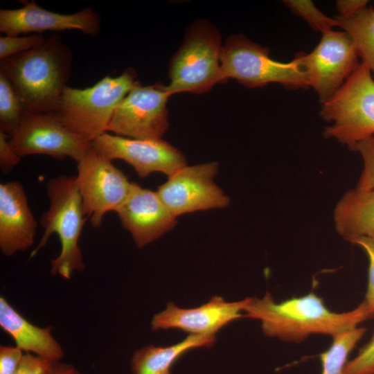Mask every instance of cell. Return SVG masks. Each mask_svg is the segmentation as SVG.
Listing matches in <instances>:
<instances>
[{
  "label": "cell",
  "instance_id": "7c38bea8",
  "mask_svg": "<svg viewBox=\"0 0 374 374\" xmlns=\"http://www.w3.org/2000/svg\"><path fill=\"white\" fill-rule=\"evenodd\" d=\"M310 87L320 101L328 100L359 64L351 37L346 32L332 30L323 33L319 44L309 54L302 53Z\"/></svg>",
  "mask_w": 374,
  "mask_h": 374
},
{
  "label": "cell",
  "instance_id": "44dd1931",
  "mask_svg": "<svg viewBox=\"0 0 374 374\" xmlns=\"http://www.w3.org/2000/svg\"><path fill=\"white\" fill-rule=\"evenodd\" d=\"M335 19L351 37L362 63L374 76V8L365 7L350 16L339 15Z\"/></svg>",
  "mask_w": 374,
  "mask_h": 374
},
{
  "label": "cell",
  "instance_id": "7a4b0ae2",
  "mask_svg": "<svg viewBox=\"0 0 374 374\" xmlns=\"http://www.w3.org/2000/svg\"><path fill=\"white\" fill-rule=\"evenodd\" d=\"M72 53L54 33L40 46L0 61V71L14 88L23 109L55 112L71 69Z\"/></svg>",
  "mask_w": 374,
  "mask_h": 374
},
{
  "label": "cell",
  "instance_id": "7402d4cb",
  "mask_svg": "<svg viewBox=\"0 0 374 374\" xmlns=\"http://www.w3.org/2000/svg\"><path fill=\"white\" fill-rule=\"evenodd\" d=\"M366 332L364 327H356L332 337L330 346L320 354L321 374H342L349 354Z\"/></svg>",
  "mask_w": 374,
  "mask_h": 374
},
{
  "label": "cell",
  "instance_id": "4fadbf2b",
  "mask_svg": "<svg viewBox=\"0 0 374 374\" xmlns=\"http://www.w3.org/2000/svg\"><path fill=\"white\" fill-rule=\"evenodd\" d=\"M93 147L112 161L121 159L144 178L154 172L170 176L186 165L184 155L161 139H136L104 132L92 141Z\"/></svg>",
  "mask_w": 374,
  "mask_h": 374
},
{
  "label": "cell",
  "instance_id": "f546056e",
  "mask_svg": "<svg viewBox=\"0 0 374 374\" xmlns=\"http://www.w3.org/2000/svg\"><path fill=\"white\" fill-rule=\"evenodd\" d=\"M22 350L17 346H0V374H14L22 357Z\"/></svg>",
  "mask_w": 374,
  "mask_h": 374
},
{
  "label": "cell",
  "instance_id": "ffe728a7",
  "mask_svg": "<svg viewBox=\"0 0 374 374\" xmlns=\"http://www.w3.org/2000/svg\"><path fill=\"white\" fill-rule=\"evenodd\" d=\"M215 342V336L190 335L170 346L143 347L134 352L131 371L133 374H171L172 365L184 353L199 347H211Z\"/></svg>",
  "mask_w": 374,
  "mask_h": 374
},
{
  "label": "cell",
  "instance_id": "8992f818",
  "mask_svg": "<svg viewBox=\"0 0 374 374\" xmlns=\"http://www.w3.org/2000/svg\"><path fill=\"white\" fill-rule=\"evenodd\" d=\"M269 51L242 35L229 36L223 45L221 66L225 78H233L248 88L260 87L271 82L287 89L310 87L302 53L288 63L272 60Z\"/></svg>",
  "mask_w": 374,
  "mask_h": 374
},
{
  "label": "cell",
  "instance_id": "277c9868",
  "mask_svg": "<svg viewBox=\"0 0 374 374\" xmlns=\"http://www.w3.org/2000/svg\"><path fill=\"white\" fill-rule=\"evenodd\" d=\"M132 68L116 77L106 75L91 87L66 86L54 112L70 131L93 141L107 129L113 113L127 93L139 83Z\"/></svg>",
  "mask_w": 374,
  "mask_h": 374
},
{
  "label": "cell",
  "instance_id": "1f68e13d",
  "mask_svg": "<svg viewBox=\"0 0 374 374\" xmlns=\"http://www.w3.org/2000/svg\"><path fill=\"white\" fill-rule=\"evenodd\" d=\"M368 2L366 0H339L336 4L339 16L348 17L366 7Z\"/></svg>",
  "mask_w": 374,
  "mask_h": 374
},
{
  "label": "cell",
  "instance_id": "e0dca14e",
  "mask_svg": "<svg viewBox=\"0 0 374 374\" xmlns=\"http://www.w3.org/2000/svg\"><path fill=\"white\" fill-rule=\"evenodd\" d=\"M37 223L28 206L23 186L17 181L0 184V249L11 256L34 242Z\"/></svg>",
  "mask_w": 374,
  "mask_h": 374
},
{
  "label": "cell",
  "instance_id": "52a82bcc",
  "mask_svg": "<svg viewBox=\"0 0 374 374\" xmlns=\"http://www.w3.org/2000/svg\"><path fill=\"white\" fill-rule=\"evenodd\" d=\"M321 116L332 121L323 135L353 150L360 141L374 134V80L363 63L337 91L323 103Z\"/></svg>",
  "mask_w": 374,
  "mask_h": 374
},
{
  "label": "cell",
  "instance_id": "30bf717a",
  "mask_svg": "<svg viewBox=\"0 0 374 374\" xmlns=\"http://www.w3.org/2000/svg\"><path fill=\"white\" fill-rule=\"evenodd\" d=\"M166 85L136 84L116 107L107 132L136 139H161L168 127Z\"/></svg>",
  "mask_w": 374,
  "mask_h": 374
},
{
  "label": "cell",
  "instance_id": "ac0fdd59",
  "mask_svg": "<svg viewBox=\"0 0 374 374\" xmlns=\"http://www.w3.org/2000/svg\"><path fill=\"white\" fill-rule=\"evenodd\" d=\"M0 326L22 350L34 353L53 363L64 355L62 347L51 334V326L39 328L30 323L3 296L0 297Z\"/></svg>",
  "mask_w": 374,
  "mask_h": 374
},
{
  "label": "cell",
  "instance_id": "d4e9b609",
  "mask_svg": "<svg viewBox=\"0 0 374 374\" xmlns=\"http://www.w3.org/2000/svg\"><path fill=\"white\" fill-rule=\"evenodd\" d=\"M46 39L41 34L1 36L0 60L36 48L43 44Z\"/></svg>",
  "mask_w": 374,
  "mask_h": 374
},
{
  "label": "cell",
  "instance_id": "5bb4252c",
  "mask_svg": "<svg viewBox=\"0 0 374 374\" xmlns=\"http://www.w3.org/2000/svg\"><path fill=\"white\" fill-rule=\"evenodd\" d=\"M17 9H0V32L5 35L44 31L79 30L96 36L100 31L101 18L91 8H84L72 14H61L39 7L35 1H20Z\"/></svg>",
  "mask_w": 374,
  "mask_h": 374
},
{
  "label": "cell",
  "instance_id": "f1b7e54d",
  "mask_svg": "<svg viewBox=\"0 0 374 374\" xmlns=\"http://www.w3.org/2000/svg\"><path fill=\"white\" fill-rule=\"evenodd\" d=\"M53 362L27 353L23 357L14 374H50Z\"/></svg>",
  "mask_w": 374,
  "mask_h": 374
},
{
  "label": "cell",
  "instance_id": "9c48e42d",
  "mask_svg": "<svg viewBox=\"0 0 374 374\" xmlns=\"http://www.w3.org/2000/svg\"><path fill=\"white\" fill-rule=\"evenodd\" d=\"M8 141L21 158L32 154H46L57 159L71 157L78 162L92 142L66 128L54 112L35 114L24 111Z\"/></svg>",
  "mask_w": 374,
  "mask_h": 374
},
{
  "label": "cell",
  "instance_id": "9a60e30c",
  "mask_svg": "<svg viewBox=\"0 0 374 374\" xmlns=\"http://www.w3.org/2000/svg\"><path fill=\"white\" fill-rule=\"evenodd\" d=\"M139 248L158 239L177 224L176 217L157 191L132 182L129 195L116 211Z\"/></svg>",
  "mask_w": 374,
  "mask_h": 374
},
{
  "label": "cell",
  "instance_id": "6da1fadb",
  "mask_svg": "<svg viewBox=\"0 0 374 374\" xmlns=\"http://www.w3.org/2000/svg\"><path fill=\"white\" fill-rule=\"evenodd\" d=\"M243 311L244 317L260 320L265 335L294 343L312 335L332 337L368 319L362 303L350 311L335 312L314 292L279 303L267 292L261 299L249 298Z\"/></svg>",
  "mask_w": 374,
  "mask_h": 374
},
{
  "label": "cell",
  "instance_id": "603a6c76",
  "mask_svg": "<svg viewBox=\"0 0 374 374\" xmlns=\"http://www.w3.org/2000/svg\"><path fill=\"white\" fill-rule=\"evenodd\" d=\"M24 112L11 83L0 71V131L8 135L19 123Z\"/></svg>",
  "mask_w": 374,
  "mask_h": 374
},
{
  "label": "cell",
  "instance_id": "4dcf8cb0",
  "mask_svg": "<svg viewBox=\"0 0 374 374\" xmlns=\"http://www.w3.org/2000/svg\"><path fill=\"white\" fill-rule=\"evenodd\" d=\"M21 160L10 146L7 134L0 131V167L3 172H8Z\"/></svg>",
  "mask_w": 374,
  "mask_h": 374
},
{
  "label": "cell",
  "instance_id": "2e32d148",
  "mask_svg": "<svg viewBox=\"0 0 374 374\" xmlns=\"http://www.w3.org/2000/svg\"><path fill=\"white\" fill-rule=\"evenodd\" d=\"M249 298L227 302L220 296H213L206 303L195 308H180L174 303L156 314L152 320L153 330L177 328L190 335L215 336L230 322L244 317L241 313Z\"/></svg>",
  "mask_w": 374,
  "mask_h": 374
},
{
  "label": "cell",
  "instance_id": "8fae6325",
  "mask_svg": "<svg viewBox=\"0 0 374 374\" xmlns=\"http://www.w3.org/2000/svg\"><path fill=\"white\" fill-rule=\"evenodd\" d=\"M218 170V163L214 161L186 165L168 176L157 193L175 217L197 211L225 208L230 199L213 180Z\"/></svg>",
  "mask_w": 374,
  "mask_h": 374
},
{
  "label": "cell",
  "instance_id": "83f0119b",
  "mask_svg": "<svg viewBox=\"0 0 374 374\" xmlns=\"http://www.w3.org/2000/svg\"><path fill=\"white\" fill-rule=\"evenodd\" d=\"M342 374H374V330L355 357L347 362Z\"/></svg>",
  "mask_w": 374,
  "mask_h": 374
},
{
  "label": "cell",
  "instance_id": "4316f807",
  "mask_svg": "<svg viewBox=\"0 0 374 374\" xmlns=\"http://www.w3.org/2000/svg\"><path fill=\"white\" fill-rule=\"evenodd\" d=\"M349 242L359 246L366 253L368 260V285L363 305L368 319L374 318V240L368 238H356Z\"/></svg>",
  "mask_w": 374,
  "mask_h": 374
},
{
  "label": "cell",
  "instance_id": "5b68a950",
  "mask_svg": "<svg viewBox=\"0 0 374 374\" xmlns=\"http://www.w3.org/2000/svg\"><path fill=\"white\" fill-rule=\"evenodd\" d=\"M222 47L219 30L209 21L201 19L190 25L169 62L166 89L170 95L204 93L226 82L221 66Z\"/></svg>",
  "mask_w": 374,
  "mask_h": 374
},
{
  "label": "cell",
  "instance_id": "d6986e66",
  "mask_svg": "<svg viewBox=\"0 0 374 374\" xmlns=\"http://www.w3.org/2000/svg\"><path fill=\"white\" fill-rule=\"evenodd\" d=\"M333 220L337 232L348 242L362 237L374 240V190L346 192L334 208Z\"/></svg>",
  "mask_w": 374,
  "mask_h": 374
},
{
  "label": "cell",
  "instance_id": "484cf974",
  "mask_svg": "<svg viewBox=\"0 0 374 374\" xmlns=\"http://www.w3.org/2000/svg\"><path fill=\"white\" fill-rule=\"evenodd\" d=\"M353 151L361 154L364 167L356 188L359 190H374V134L360 142Z\"/></svg>",
  "mask_w": 374,
  "mask_h": 374
},
{
  "label": "cell",
  "instance_id": "3957f363",
  "mask_svg": "<svg viewBox=\"0 0 374 374\" xmlns=\"http://www.w3.org/2000/svg\"><path fill=\"white\" fill-rule=\"evenodd\" d=\"M46 193L49 208L41 217L44 234L32 258L46 244L52 233L58 235L61 244L59 256L51 260V273L69 279L73 271L84 269L78 240L87 218L84 217L82 197L75 177L60 175L48 181Z\"/></svg>",
  "mask_w": 374,
  "mask_h": 374
},
{
  "label": "cell",
  "instance_id": "cb8c5ba5",
  "mask_svg": "<svg viewBox=\"0 0 374 374\" xmlns=\"http://www.w3.org/2000/svg\"><path fill=\"white\" fill-rule=\"evenodd\" d=\"M284 3L296 14L302 17L315 30L322 33L339 26L338 21L328 17L318 10L311 1L287 0Z\"/></svg>",
  "mask_w": 374,
  "mask_h": 374
},
{
  "label": "cell",
  "instance_id": "d6a6232c",
  "mask_svg": "<svg viewBox=\"0 0 374 374\" xmlns=\"http://www.w3.org/2000/svg\"><path fill=\"white\" fill-rule=\"evenodd\" d=\"M50 374H82L75 366L71 364L54 362Z\"/></svg>",
  "mask_w": 374,
  "mask_h": 374
},
{
  "label": "cell",
  "instance_id": "ba28073f",
  "mask_svg": "<svg viewBox=\"0 0 374 374\" xmlns=\"http://www.w3.org/2000/svg\"><path fill=\"white\" fill-rule=\"evenodd\" d=\"M77 185L83 211L91 224L100 227L105 215L116 211L131 190L132 182L92 145L77 162Z\"/></svg>",
  "mask_w": 374,
  "mask_h": 374
}]
</instances>
